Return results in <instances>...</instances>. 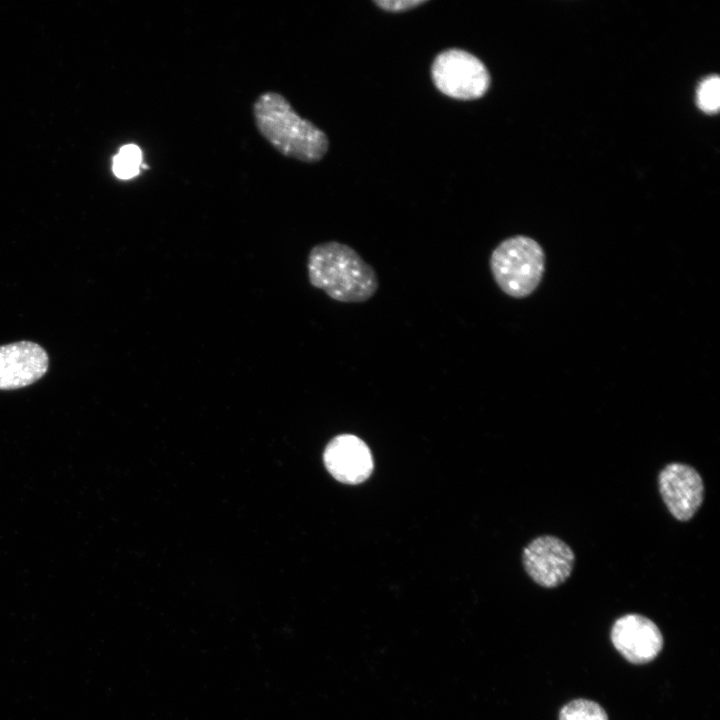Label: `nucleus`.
Here are the masks:
<instances>
[{
	"mask_svg": "<svg viewBox=\"0 0 720 720\" xmlns=\"http://www.w3.org/2000/svg\"><path fill=\"white\" fill-rule=\"evenodd\" d=\"M610 636L616 650L633 664L651 662L663 647V636L658 626L640 614H626L618 618Z\"/></svg>",
	"mask_w": 720,
	"mask_h": 720,
	"instance_id": "obj_7",
	"label": "nucleus"
},
{
	"mask_svg": "<svg viewBox=\"0 0 720 720\" xmlns=\"http://www.w3.org/2000/svg\"><path fill=\"white\" fill-rule=\"evenodd\" d=\"M252 113L260 135L283 156L315 163L326 154L327 135L311 121L300 117L282 94L274 91L260 94Z\"/></svg>",
	"mask_w": 720,
	"mask_h": 720,
	"instance_id": "obj_1",
	"label": "nucleus"
},
{
	"mask_svg": "<svg viewBox=\"0 0 720 720\" xmlns=\"http://www.w3.org/2000/svg\"><path fill=\"white\" fill-rule=\"evenodd\" d=\"M142 153L135 144H127L120 148L113 160V172L121 179H129L137 175L141 164Z\"/></svg>",
	"mask_w": 720,
	"mask_h": 720,
	"instance_id": "obj_11",
	"label": "nucleus"
},
{
	"mask_svg": "<svg viewBox=\"0 0 720 720\" xmlns=\"http://www.w3.org/2000/svg\"><path fill=\"white\" fill-rule=\"evenodd\" d=\"M307 269L310 284L339 302H364L378 289L373 267L352 247L337 241L315 245Z\"/></svg>",
	"mask_w": 720,
	"mask_h": 720,
	"instance_id": "obj_2",
	"label": "nucleus"
},
{
	"mask_svg": "<svg viewBox=\"0 0 720 720\" xmlns=\"http://www.w3.org/2000/svg\"><path fill=\"white\" fill-rule=\"evenodd\" d=\"M657 482L671 515L681 522L692 519L704 501L705 487L699 472L688 464L672 462L660 470Z\"/></svg>",
	"mask_w": 720,
	"mask_h": 720,
	"instance_id": "obj_6",
	"label": "nucleus"
},
{
	"mask_svg": "<svg viewBox=\"0 0 720 720\" xmlns=\"http://www.w3.org/2000/svg\"><path fill=\"white\" fill-rule=\"evenodd\" d=\"M323 460L328 472L345 484H359L365 481L373 470L368 446L351 434L333 438L325 448Z\"/></svg>",
	"mask_w": 720,
	"mask_h": 720,
	"instance_id": "obj_9",
	"label": "nucleus"
},
{
	"mask_svg": "<svg viewBox=\"0 0 720 720\" xmlns=\"http://www.w3.org/2000/svg\"><path fill=\"white\" fill-rule=\"evenodd\" d=\"M431 76L440 92L459 100L478 99L490 85L485 65L474 55L460 49L438 54L432 64Z\"/></svg>",
	"mask_w": 720,
	"mask_h": 720,
	"instance_id": "obj_4",
	"label": "nucleus"
},
{
	"mask_svg": "<svg viewBox=\"0 0 720 720\" xmlns=\"http://www.w3.org/2000/svg\"><path fill=\"white\" fill-rule=\"evenodd\" d=\"M428 2L427 0H377L374 3L389 12H404Z\"/></svg>",
	"mask_w": 720,
	"mask_h": 720,
	"instance_id": "obj_13",
	"label": "nucleus"
},
{
	"mask_svg": "<svg viewBox=\"0 0 720 720\" xmlns=\"http://www.w3.org/2000/svg\"><path fill=\"white\" fill-rule=\"evenodd\" d=\"M45 349L31 341L0 346V390H14L38 381L48 370Z\"/></svg>",
	"mask_w": 720,
	"mask_h": 720,
	"instance_id": "obj_8",
	"label": "nucleus"
},
{
	"mask_svg": "<svg viewBox=\"0 0 720 720\" xmlns=\"http://www.w3.org/2000/svg\"><path fill=\"white\" fill-rule=\"evenodd\" d=\"M522 564L536 584L555 588L570 577L575 564V554L562 539L553 535H541L524 547Z\"/></svg>",
	"mask_w": 720,
	"mask_h": 720,
	"instance_id": "obj_5",
	"label": "nucleus"
},
{
	"mask_svg": "<svg viewBox=\"0 0 720 720\" xmlns=\"http://www.w3.org/2000/svg\"><path fill=\"white\" fill-rule=\"evenodd\" d=\"M489 265L496 284L505 294L524 298L539 285L545 269V256L538 242L517 235L496 246Z\"/></svg>",
	"mask_w": 720,
	"mask_h": 720,
	"instance_id": "obj_3",
	"label": "nucleus"
},
{
	"mask_svg": "<svg viewBox=\"0 0 720 720\" xmlns=\"http://www.w3.org/2000/svg\"><path fill=\"white\" fill-rule=\"evenodd\" d=\"M698 107L705 113L713 114L718 112L720 107V79L717 75H711L703 79L696 93Z\"/></svg>",
	"mask_w": 720,
	"mask_h": 720,
	"instance_id": "obj_12",
	"label": "nucleus"
},
{
	"mask_svg": "<svg viewBox=\"0 0 720 720\" xmlns=\"http://www.w3.org/2000/svg\"><path fill=\"white\" fill-rule=\"evenodd\" d=\"M559 720H608V716L598 703L575 699L562 707Z\"/></svg>",
	"mask_w": 720,
	"mask_h": 720,
	"instance_id": "obj_10",
	"label": "nucleus"
}]
</instances>
